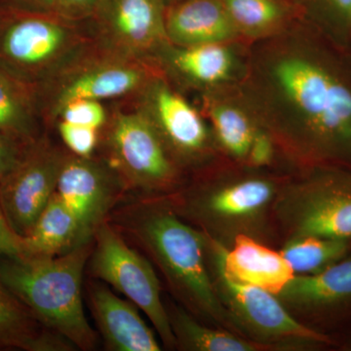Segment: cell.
Wrapping results in <instances>:
<instances>
[{"instance_id":"6da1fadb","label":"cell","mask_w":351,"mask_h":351,"mask_svg":"<svg viewBox=\"0 0 351 351\" xmlns=\"http://www.w3.org/2000/svg\"><path fill=\"white\" fill-rule=\"evenodd\" d=\"M250 95L269 131L313 167L351 169V55L318 32L258 58Z\"/></svg>"},{"instance_id":"7a4b0ae2","label":"cell","mask_w":351,"mask_h":351,"mask_svg":"<svg viewBox=\"0 0 351 351\" xmlns=\"http://www.w3.org/2000/svg\"><path fill=\"white\" fill-rule=\"evenodd\" d=\"M89 241L55 257H0V279L50 331L82 350H94L97 336L82 302Z\"/></svg>"},{"instance_id":"3957f363","label":"cell","mask_w":351,"mask_h":351,"mask_svg":"<svg viewBox=\"0 0 351 351\" xmlns=\"http://www.w3.org/2000/svg\"><path fill=\"white\" fill-rule=\"evenodd\" d=\"M132 230L182 301L196 313L234 330L210 272L206 232H198L163 208L143 212Z\"/></svg>"},{"instance_id":"277c9868","label":"cell","mask_w":351,"mask_h":351,"mask_svg":"<svg viewBox=\"0 0 351 351\" xmlns=\"http://www.w3.org/2000/svg\"><path fill=\"white\" fill-rule=\"evenodd\" d=\"M56 14L0 8V71L36 89L82 55L77 32Z\"/></svg>"},{"instance_id":"5b68a950","label":"cell","mask_w":351,"mask_h":351,"mask_svg":"<svg viewBox=\"0 0 351 351\" xmlns=\"http://www.w3.org/2000/svg\"><path fill=\"white\" fill-rule=\"evenodd\" d=\"M219 301L235 330L270 348H331L336 339L291 315L285 304L265 289L237 282L208 256Z\"/></svg>"},{"instance_id":"8992f818","label":"cell","mask_w":351,"mask_h":351,"mask_svg":"<svg viewBox=\"0 0 351 351\" xmlns=\"http://www.w3.org/2000/svg\"><path fill=\"white\" fill-rule=\"evenodd\" d=\"M274 204L289 239L351 241V169L313 167L306 179L277 196Z\"/></svg>"},{"instance_id":"52a82bcc","label":"cell","mask_w":351,"mask_h":351,"mask_svg":"<svg viewBox=\"0 0 351 351\" xmlns=\"http://www.w3.org/2000/svg\"><path fill=\"white\" fill-rule=\"evenodd\" d=\"M94 237V276L125 295L149 317L164 345L175 348L167 308L161 299L160 282L151 263L129 247L107 223L97 228Z\"/></svg>"},{"instance_id":"ba28073f","label":"cell","mask_w":351,"mask_h":351,"mask_svg":"<svg viewBox=\"0 0 351 351\" xmlns=\"http://www.w3.org/2000/svg\"><path fill=\"white\" fill-rule=\"evenodd\" d=\"M110 169L127 188L157 191L176 178L170 152L142 112L119 113L108 132Z\"/></svg>"},{"instance_id":"9c48e42d","label":"cell","mask_w":351,"mask_h":351,"mask_svg":"<svg viewBox=\"0 0 351 351\" xmlns=\"http://www.w3.org/2000/svg\"><path fill=\"white\" fill-rule=\"evenodd\" d=\"M66 156L38 138L25 145L15 165L0 178V204L9 225L23 239L54 195Z\"/></svg>"},{"instance_id":"30bf717a","label":"cell","mask_w":351,"mask_h":351,"mask_svg":"<svg viewBox=\"0 0 351 351\" xmlns=\"http://www.w3.org/2000/svg\"><path fill=\"white\" fill-rule=\"evenodd\" d=\"M80 57L50 80L55 82L53 92L36 94V99L49 96L51 115L59 114L71 101L119 98L141 91L151 82L149 71L135 58L110 51L101 58L82 60Z\"/></svg>"},{"instance_id":"8fae6325","label":"cell","mask_w":351,"mask_h":351,"mask_svg":"<svg viewBox=\"0 0 351 351\" xmlns=\"http://www.w3.org/2000/svg\"><path fill=\"white\" fill-rule=\"evenodd\" d=\"M277 197L276 184L265 178L248 177L200 191L186 200L191 218L210 233L250 235L262 223Z\"/></svg>"},{"instance_id":"7c38bea8","label":"cell","mask_w":351,"mask_h":351,"mask_svg":"<svg viewBox=\"0 0 351 351\" xmlns=\"http://www.w3.org/2000/svg\"><path fill=\"white\" fill-rule=\"evenodd\" d=\"M165 13L164 0H101L94 15L108 51L140 59L169 43Z\"/></svg>"},{"instance_id":"4fadbf2b","label":"cell","mask_w":351,"mask_h":351,"mask_svg":"<svg viewBox=\"0 0 351 351\" xmlns=\"http://www.w3.org/2000/svg\"><path fill=\"white\" fill-rule=\"evenodd\" d=\"M325 327L351 321V253L313 274H297L276 295Z\"/></svg>"},{"instance_id":"5bb4252c","label":"cell","mask_w":351,"mask_h":351,"mask_svg":"<svg viewBox=\"0 0 351 351\" xmlns=\"http://www.w3.org/2000/svg\"><path fill=\"white\" fill-rule=\"evenodd\" d=\"M140 112L151 121L170 154L196 158L206 152L209 132L195 108L162 80L143 88Z\"/></svg>"},{"instance_id":"9a60e30c","label":"cell","mask_w":351,"mask_h":351,"mask_svg":"<svg viewBox=\"0 0 351 351\" xmlns=\"http://www.w3.org/2000/svg\"><path fill=\"white\" fill-rule=\"evenodd\" d=\"M117 182L120 181L114 173L91 160V157L73 154L64 159L55 195L91 239L117 199Z\"/></svg>"},{"instance_id":"2e32d148","label":"cell","mask_w":351,"mask_h":351,"mask_svg":"<svg viewBox=\"0 0 351 351\" xmlns=\"http://www.w3.org/2000/svg\"><path fill=\"white\" fill-rule=\"evenodd\" d=\"M207 237L208 256L237 282L257 286L277 295L295 276L280 252L272 250L250 235H237L230 249L208 233Z\"/></svg>"},{"instance_id":"e0dca14e","label":"cell","mask_w":351,"mask_h":351,"mask_svg":"<svg viewBox=\"0 0 351 351\" xmlns=\"http://www.w3.org/2000/svg\"><path fill=\"white\" fill-rule=\"evenodd\" d=\"M90 304L108 350H161L154 332L130 301L117 297L108 288L96 286L90 292Z\"/></svg>"},{"instance_id":"ac0fdd59","label":"cell","mask_w":351,"mask_h":351,"mask_svg":"<svg viewBox=\"0 0 351 351\" xmlns=\"http://www.w3.org/2000/svg\"><path fill=\"white\" fill-rule=\"evenodd\" d=\"M165 29L180 47L226 43L239 34L221 0H175L166 10Z\"/></svg>"},{"instance_id":"d6986e66","label":"cell","mask_w":351,"mask_h":351,"mask_svg":"<svg viewBox=\"0 0 351 351\" xmlns=\"http://www.w3.org/2000/svg\"><path fill=\"white\" fill-rule=\"evenodd\" d=\"M75 348L50 331L13 295L0 279V350L64 351Z\"/></svg>"},{"instance_id":"ffe728a7","label":"cell","mask_w":351,"mask_h":351,"mask_svg":"<svg viewBox=\"0 0 351 351\" xmlns=\"http://www.w3.org/2000/svg\"><path fill=\"white\" fill-rule=\"evenodd\" d=\"M159 57L186 82L199 86H215L226 82L235 71V58L226 43L171 46L157 51Z\"/></svg>"},{"instance_id":"44dd1931","label":"cell","mask_w":351,"mask_h":351,"mask_svg":"<svg viewBox=\"0 0 351 351\" xmlns=\"http://www.w3.org/2000/svg\"><path fill=\"white\" fill-rule=\"evenodd\" d=\"M24 239V256L55 257L89 241L77 219L56 195Z\"/></svg>"},{"instance_id":"7402d4cb","label":"cell","mask_w":351,"mask_h":351,"mask_svg":"<svg viewBox=\"0 0 351 351\" xmlns=\"http://www.w3.org/2000/svg\"><path fill=\"white\" fill-rule=\"evenodd\" d=\"M38 113L34 89L0 71V134L31 144L38 140Z\"/></svg>"},{"instance_id":"603a6c76","label":"cell","mask_w":351,"mask_h":351,"mask_svg":"<svg viewBox=\"0 0 351 351\" xmlns=\"http://www.w3.org/2000/svg\"><path fill=\"white\" fill-rule=\"evenodd\" d=\"M176 346L193 351H261L269 346L200 324L180 307L167 308ZM272 350V348H270Z\"/></svg>"},{"instance_id":"cb8c5ba5","label":"cell","mask_w":351,"mask_h":351,"mask_svg":"<svg viewBox=\"0 0 351 351\" xmlns=\"http://www.w3.org/2000/svg\"><path fill=\"white\" fill-rule=\"evenodd\" d=\"M295 274H313L326 269L351 253V241L295 237L289 239L280 251Z\"/></svg>"},{"instance_id":"d4e9b609","label":"cell","mask_w":351,"mask_h":351,"mask_svg":"<svg viewBox=\"0 0 351 351\" xmlns=\"http://www.w3.org/2000/svg\"><path fill=\"white\" fill-rule=\"evenodd\" d=\"M239 34L263 36L276 31L288 19L285 0H221Z\"/></svg>"},{"instance_id":"484cf974","label":"cell","mask_w":351,"mask_h":351,"mask_svg":"<svg viewBox=\"0 0 351 351\" xmlns=\"http://www.w3.org/2000/svg\"><path fill=\"white\" fill-rule=\"evenodd\" d=\"M209 117L221 149L237 160H246L257 130L248 113L233 104L217 103L210 106Z\"/></svg>"},{"instance_id":"4316f807","label":"cell","mask_w":351,"mask_h":351,"mask_svg":"<svg viewBox=\"0 0 351 351\" xmlns=\"http://www.w3.org/2000/svg\"><path fill=\"white\" fill-rule=\"evenodd\" d=\"M319 32L350 53L351 0H306Z\"/></svg>"},{"instance_id":"83f0119b","label":"cell","mask_w":351,"mask_h":351,"mask_svg":"<svg viewBox=\"0 0 351 351\" xmlns=\"http://www.w3.org/2000/svg\"><path fill=\"white\" fill-rule=\"evenodd\" d=\"M58 117H61L63 121L77 125L91 127L99 129L105 125L107 121V113L100 101L76 100L66 104Z\"/></svg>"},{"instance_id":"f1b7e54d","label":"cell","mask_w":351,"mask_h":351,"mask_svg":"<svg viewBox=\"0 0 351 351\" xmlns=\"http://www.w3.org/2000/svg\"><path fill=\"white\" fill-rule=\"evenodd\" d=\"M58 128L64 144L73 154L84 158L91 157L98 144L97 129L69 123L63 120L60 121Z\"/></svg>"},{"instance_id":"f546056e","label":"cell","mask_w":351,"mask_h":351,"mask_svg":"<svg viewBox=\"0 0 351 351\" xmlns=\"http://www.w3.org/2000/svg\"><path fill=\"white\" fill-rule=\"evenodd\" d=\"M274 156V137L267 132L257 129L252 138L250 149L245 161L253 167H263L271 162Z\"/></svg>"},{"instance_id":"4dcf8cb0","label":"cell","mask_w":351,"mask_h":351,"mask_svg":"<svg viewBox=\"0 0 351 351\" xmlns=\"http://www.w3.org/2000/svg\"><path fill=\"white\" fill-rule=\"evenodd\" d=\"M24 239L14 232L0 204V257H22Z\"/></svg>"},{"instance_id":"1f68e13d","label":"cell","mask_w":351,"mask_h":351,"mask_svg":"<svg viewBox=\"0 0 351 351\" xmlns=\"http://www.w3.org/2000/svg\"><path fill=\"white\" fill-rule=\"evenodd\" d=\"M101 0H58L57 15L64 19H77L93 15Z\"/></svg>"},{"instance_id":"d6a6232c","label":"cell","mask_w":351,"mask_h":351,"mask_svg":"<svg viewBox=\"0 0 351 351\" xmlns=\"http://www.w3.org/2000/svg\"><path fill=\"white\" fill-rule=\"evenodd\" d=\"M57 2L58 0H0V8L57 15Z\"/></svg>"},{"instance_id":"836d02e7","label":"cell","mask_w":351,"mask_h":351,"mask_svg":"<svg viewBox=\"0 0 351 351\" xmlns=\"http://www.w3.org/2000/svg\"><path fill=\"white\" fill-rule=\"evenodd\" d=\"M25 145L0 134V178L15 165Z\"/></svg>"},{"instance_id":"e575fe53","label":"cell","mask_w":351,"mask_h":351,"mask_svg":"<svg viewBox=\"0 0 351 351\" xmlns=\"http://www.w3.org/2000/svg\"><path fill=\"white\" fill-rule=\"evenodd\" d=\"M338 346H343V348H345V350H351V331L348 336L341 343H339Z\"/></svg>"},{"instance_id":"d590c367","label":"cell","mask_w":351,"mask_h":351,"mask_svg":"<svg viewBox=\"0 0 351 351\" xmlns=\"http://www.w3.org/2000/svg\"><path fill=\"white\" fill-rule=\"evenodd\" d=\"M164 1H165V3H166V2H167V1H172V0H164Z\"/></svg>"},{"instance_id":"8d00e7d4","label":"cell","mask_w":351,"mask_h":351,"mask_svg":"<svg viewBox=\"0 0 351 351\" xmlns=\"http://www.w3.org/2000/svg\"><path fill=\"white\" fill-rule=\"evenodd\" d=\"M350 55H351V44H350Z\"/></svg>"}]
</instances>
